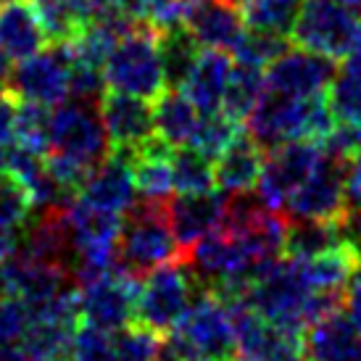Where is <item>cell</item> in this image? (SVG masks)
Segmentation results:
<instances>
[{
	"mask_svg": "<svg viewBox=\"0 0 361 361\" xmlns=\"http://www.w3.org/2000/svg\"><path fill=\"white\" fill-rule=\"evenodd\" d=\"M335 114L327 92L314 98H290L274 90H264L261 101L245 119L248 135L259 142L261 151H271L282 142L314 140L319 142L335 130Z\"/></svg>",
	"mask_w": 361,
	"mask_h": 361,
	"instance_id": "obj_1",
	"label": "cell"
},
{
	"mask_svg": "<svg viewBox=\"0 0 361 361\" xmlns=\"http://www.w3.org/2000/svg\"><path fill=\"white\" fill-rule=\"evenodd\" d=\"M235 356V311L203 285L177 327L161 338L156 361H192Z\"/></svg>",
	"mask_w": 361,
	"mask_h": 361,
	"instance_id": "obj_2",
	"label": "cell"
},
{
	"mask_svg": "<svg viewBox=\"0 0 361 361\" xmlns=\"http://www.w3.org/2000/svg\"><path fill=\"white\" fill-rule=\"evenodd\" d=\"M182 259L185 256L171 230L169 201L140 198L124 211L116 243V269L142 280L148 271Z\"/></svg>",
	"mask_w": 361,
	"mask_h": 361,
	"instance_id": "obj_3",
	"label": "cell"
},
{
	"mask_svg": "<svg viewBox=\"0 0 361 361\" xmlns=\"http://www.w3.org/2000/svg\"><path fill=\"white\" fill-rule=\"evenodd\" d=\"M159 35L161 30L148 21H137L132 30L121 35L103 63V80L109 90L156 101L169 87L161 66Z\"/></svg>",
	"mask_w": 361,
	"mask_h": 361,
	"instance_id": "obj_4",
	"label": "cell"
},
{
	"mask_svg": "<svg viewBox=\"0 0 361 361\" xmlns=\"http://www.w3.org/2000/svg\"><path fill=\"white\" fill-rule=\"evenodd\" d=\"M201 288L203 280L185 259L148 271L137 285L135 322L159 335H166L185 317Z\"/></svg>",
	"mask_w": 361,
	"mask_h": 361,
	"instance_id": "obj_5",
	"label": "cell"
},
{
	"mask_svg": "<svg viewBox=\"0 0 361 361\" xmlns=\"http://www.w3.org/2000/svg\"><path fill=\"white\" fill-rule=\"evenodd\" d=\"M311 295H314V288L303 274L301 261L285 256L269 264L256 277L243 306L259 311L261 317L271 322L306 330V309H309Z\"/></svg>",
	"mask_w": 361,
	"mask_h": 361,
	"instance_id": "obj_6",
	"label": "cell"
},
{
	"mask_svg": "<svg viewBox=\"0 0 361 361\" xmlns=\"http://www.w3.org/2000/svg\"><path fill=\"white\" fill-rule=\"evenodd\" d=\"M66 159L80 161L92 169L111 153L109 132L103 127L98 103L90 101H63L51 111V151Z\"/></svg>",
	"mask_w": 361,
	"mask_h": 361,
	"instance_id": "obj_7",
	"label": "cell"
},
{
	"mask_svg": "<svg viewBox=\"0 0 361 361\" xmlns=\"http://www.w3.org/2000/svg\"><path fill=\"white\" fill-rule=\"evenodd\" d=\"M359 30L361 19L356 11L343 6L341 0H309L303 3L293 40L311 53L327 56L332 61H345L359 37Z\"/></svg>",
	"mask_w": 361,
	"mask_h": 361,
	"instance_id": "obj_8",
	"label": "cell"
},
{
	"mask_svg": "<svg viewBox=\"0 0 361 361\" xmlns=\"http://www.w3.org/2000/svg\"><path fill=\"white\" fill-rule=\"evenodd\" d=\"M71 82V59L63 45L42 48L30 59L16 61L3 82V92L13 101L42 103V106H59L69 101Z\"/></svg>",
	"mask_w": 361,
	"mask_h": 361,
	"instance_id": "obj_9",
	"label": "cell"
},
{
	"mask_svg": "<svg viewBox=\"0 0 361 361\" xmlns=\"http://www.w3.org/2000/svg\"><path fill=\"white\" fill-rule=\"evenodd\" d=\"M235 311V361H306L303 330L271 322L248 306Z\"/></svg>",
	"mask_w": 361,
	"mask_h": 361,
	"instance_id": "obj_10",
	"label": "cell"
},
{
	"mask_svg": "<svg viewBox=\"0 0 361 361\" xmlns=\"http://www.w3.org/2000/svg\"><path fill=\"white\" fill-rule=\"evenodd\" d=\"M137 285L130 274L116 267L103 271L98 277L87 280L80 288V319L82 324H92L98 330L116 332L135 322V301H137Z\"/></svg>",
	"mask_w": 361,
	"mask_h": 361,
	"instance_id": "obj_11",
	"label": "cell"
},
{
	"mask_svg": "<svg viewBox=\"0 0 361 361\" xmlns=\"http://www.w3.org/2000/svg\"><path fill=\"white\" fill-rule=\"evenodd\" d=\"M345 164L348 161L332 159L324 153L317 171L293 192L282 211L293 221H343L351 211L345 192Z\"/></svg>",
	"mask_w": 361,
	"mask_h": 361,
	"instance_id": "obj_12",
	"label": "cell"
},
{
	"mask_svg": "<svg viewBox=\"0 0 361 361\" xmlns=\"http://www.w3.org/2000/svg\"><path fill=\"white\" fill-rule=\"evenodd\" d=\"M322 159L324 151L314 140H293L271 148L261 166L259 195L271 209L282 211L288 198L317 171Z\"/></svg>",
	"mask_w": 361,
	"mask_h": 361,
	"instance_id": "obj_13",
	"label": "cell"
},
{
	"mask_svg": "<svg viewBox=\"0 0 361 361\" xmlns=\"http://www.w3.org/2000/svg\"><path fill=\"white\" fill-rule=\"evenodd\" d=\"M335 61L311 53L301 45L288 48L277 61L267 66V90L282 92L290 98H314L330 90L335 80Z\"/></svg>",
	"mask_w": 361,
	"mask_h": 361,
	"instance_id": "obj_14",
	"label": "cell"
},
{
	"mask_svg": "<svg viewBox=\"0 0 361 361\" xmlns=\"http://www.w3.org/2000/svg\"><path fill=\"white\" fill-rule=\"evenodd\" d=\"M98 111L109 132L111 151L137 153L151 137H156L153 106H148L145 98L106 90L98 101Z\"/></svg>",
	"mask_w": 361,
	"mask_h": 361,
	"instance_id": "obj_15",
	"label": "cell"
},
{
	"mask_svg": "<svg viewBox=\"0 0 361 361\" xmlns=\"http://www.w3.org/2000/svg\"><path fill=\"white\" fill-rule=\"evenodd\" d=\"M132 156L127 151H111L101 164H95L82 185L80 198L90 206L124 214L135 203V171H132Z\"/></svg>",
	"mask_w": 361,
	"mask_h": 361,
	"instance_id": "obj_16",
	"label": "cell"
},
{
	"mask_svg": "<svg viewBox=\"0 0 361 361\" xmlns=\"http://www.w3.org/2000/svg\"><path fill=\"white\" fill-rule=\"evenodd\" d=\"M221 216H224V192L221 190L177 192L174 198H169L171 230H174V238L180 243L185 259L195 243L219 227Z\"/></svg>",
	"mask_w": 361,
	"mask_h": 361,
	"instance_id": "obj_17",
	"label": "cell"
},
{
	"mask_svg": "<svg viewBox=\"0 0 361 361\" xmlns=\"http://www.w3.org/2000/svg\"><path fill=\"white\" fill-rule=\"evenodd\" d=\"M19 251L66 271L74 269V243L66 209H40L35 219L27 221Z\"/></svg>",
	"mask_w": 361,
	"mask_h": 361,
	"instance_id": "obj_18",
	"label": "cell"
},
{
	"mask_svg": "<svg viewBox=\"0 0 361 361\" xmlns=\"http://www.w3.org/2000/svg\"><path fill=\"white\" fill-rule=\"evenodd\" d=\"M306 361H361V332L343 311L306 327Z\"/></svg>",
	"mask_w": 361,
	"mask_h": 361,
	"instance_id": "obj_19",
	"label": "cell"
},
{
	"mask_svg": "<svg viewBox=\"0 0 361 361\" xmlns=\"http://www.w3.org/2000/svg\"><path fill=\"white\" fill-rule=\"evenodd\" d=\"M185 27L192 32V37L203 48L235 51V45L245 32V21L240 11L235 6H227L224 0H198Z\"/></svg>",
	"mask_w": 361,
	"mask_h": 361,
	"instance_id": "obj_20",
	"label": "cell"
},
{
	"mask_svg": "<svg viewBox=\"0 0 361 361\" xmlns=\"http://www.w3.org/2000/svg\"><path fill=\"white\" fill-rule=\"evenodd\" d=\"M261 166H264V156H261L259 142L251 135H238L235 140L216 156L214 164V180H216V190L224 195L232 192H245L259 188Z\"/></svg>",
	"mask_w": 361,
	"mask_h": 361,
	"instance_id": "obj_21",
	"label": "cell"
},
{
	"mask_svg": "<svg viewBox=\"0 0 361 361\" xmlns=\"http://www.w3.org/2000/svg\"><path fill=\"white\" fill-rule=\"evenodd\" d=\"M230 71L232 59L227 56V51L206 48V51H201L195 66L190 69L188 80L182 82L180 90L195 103V109L201 114L221 111V98H224V90H227Z\"/></svg>",
	"mask_w": 361,
	"mask_h": 361,
	"instance_id": "obj_22",
	"label": "cell"
},
{
	"mask_svg": "<svg viewBox=\"0 0 361 361\" xmlns=\"http://www.w3.org/2000/svg\"><path fill=\"white\" fill-rule=\"evenodd\" d=\"M48 48V37L27 0L0 6V51L8 61H24Z\"/></svg>",
	"mask_w": 361,
	"mask_h": 361,
	"instance_id": "obj_23",
	"label": "cell"
},
{
	"mask_svg": "<svg viewBox=\"0 0 361 361\" xmlns=\"http://www.w3.org/2000/svg\"><path fill=\"white\" fill-rule=\"evenodd\" d=\"M51 45H69L95 19L92 0H27Z\"/></svg>",
	"mask_w": 361,
	"mask_h": 361,
	"instance_id": "obj_24",
	"label": "cell"
},
{
	"mask_svg": "<svg viewBox=\"0 0 361 361\" xmlns=\"http://www.w3.org/2000/svg\"><path fill=\"white\" fill-rule=\"evenodd\" d=\"M201 116L203 114L195 109V103L180 87H166L153 101L156 137L171 145V148L190 145L192 137H195V130L201 124Z\"/></svg>",
	"mask_w": 361,
	"mask_h": 361,
	"instance_id": "obj_25",
	"label": "cell"
},
{
	"mask_svg": "<svg viewBox=\"0 0 361 361\" xmlns=\"http://www.w3.org/2000/svg\"><path fill=\"white\" fill-rule=\"evenodd\" d=\"M174 151L159 137L142 145L140 151L132 156V171H135V188L142 198L153 201H169L174 192Z\"/></svg>",
	"mask_w": 361,
	"mask_h": 361,
	"instance_id": "obj_26",
	"label": "cell"
},
{
	"mask_svg": "<svg viewBox=\"0 0 361 361\" xmlns=\"http://www.w3.org/2000/svg\"><path fill=\"white\" fill-rule=\"evenodd\" d=\"M77 327L80 324L53 317H32L30 327L21 338V351L30 361H69Z\"/></svg>",
	"mask_w": 361,
	"mask_h": 361,
	"instance_id": "obj_27",
	"label": "cell"
},
{
	"mask_svg": "<svg viewBox=\"0 0 361 361\" xmlns=\"http://www.w3.org/2000/svg\"><path fill=\"white\" fill-rule=\"evenodd\" d=\"M338 245H345V230L343 221H309L295 219L288 224L282 256L295 261H309L324 251H332Z\"/></svg>",
	"mask_w": 361,
	"mask_h": 361,
	"instance_id": "obj_28",
	"label": "cell"
},
{
	"mask_svg": "<svg viewBox=\"0 0 361 361\" xmlns=\"http://www.w3.org/2000/svg\"><path fill=\"white\" fill-rule=\"evenodd\" d=\"M159 56L166 74V85L182 87V82L188 80V74L201 56V42L192 37V32L185 24L169 27V30H161L159 35Z\"/></svg>",
	"mask_w": 361,
	"mask_h": 361,
	"instance_id": "obj_29",
	"label": "cell"
},
{
	"mask_svg": "<svg viewBox=\"0 0 361 361\" xmlns=\"http://www.w3.org/2000/svg\"><path fill=\"white\" fill-rule=\"evenodd\" d=\"M359 259H361L359 253L345 243V245H338V248H332V251H324L309 261H301V267L314 290L343 293V288L351 280V274H353V269H356Z\"/></svg>",
	"mask_w": 361,
	"mask_h": 361,
	"instance_id": "obj_30",
	"label": "cell"
},
{
	"mask_svg": "<svg viewBox=\"0 0 361 361\" xmlns=\"http://www.w3.org/2000/svg\"><path fill=\"white\" fill-rule=\"evenodd\" d=\"M264 90H267L264 69H256V66H248V63H238L230 71L227 90H224V98H221V111L235 121H245L248 114L253 111V106L261 101Z\"/></svg>",
	"mask_w": 361,
	"mask_h": 361,
	"instance_id": "obj_31",
	"label": "cell"
},
{
	"mask_svg": "<svg viewBox=\"0 0 361 361\" xmlns=\"http://www.w3.org/2000/svg\"><path fill=\"white\" fill-rule=\"evenodd\" d=\"M301 11L303 0H256L251 6L240 8V13L248 30L293 37V30L298 24Z\"/></svg>",
	"mask_w": 361,
	"mask_h": 361,
	"instance_id": "obj_32",
	"label": "cell"
},
{
	"mask_svg": "<svg viewBox=\"0 0 361 361\" xmlns=\"http://www.w3.org/2000/svg\"><path fill=\"white\" fill-rule=\"evenodd\" d=\"M174 190L177 192H206L216 190L214 159L192 145L174 148Z\"/></svg>",
	"mask_w": 361,
	"mask_h": 361,
	"instance_id": "obj_33",
	"label": "cell"
},
{
	"mask_svg": "<svg viewBox=\"0 0 361 361\" xmlns=\"http://www.w3.org/2000/svg\"><path fill=\"white\" fill-rule=\"evenodd\" d=\"M13 142L35 153L51 151V106L30 101H16V124Z\"/></svg>",
	"mask_w": 361,
	"mask_h": 361,
	"instance_id": "obj_34",
	"label": "cell"
},
{
	"mask_svg": "<svg viewBox=\"0 0 361 361\" xmlns=\"http://www.w3.org/2000/svg\"><path fill=\"white\" fill-rule=\"evenodd\" d=\"M327 98L338 121H348V124L361 121V66L345 61L341 71H335Z\"/></svg>",
	"mask_w": 361,
	"mask_h": 361,
	"instance_id": "obj_35",
	"label": "cell"
},
{
	"mask_svg": "<svg viewBox=\"0 0 361 361\" xmlns=\"http://www.w3.org/2000/svg\"><path fill=\"white\" fill-rule=\"evenodd\" d=\"M32 209H35V201L21 180H16L11 171H0V230H24L27 221L32 219Z\"/></svg>",
	"mask_w": 361,
	"mask_h": 361,
	"instance_id": "obj_36",
	"label": "cell"
},
{
	"mask_svg": "<svg viewBox=\"0 0 361 361\" xmlns=\"http://www.w3.org/2000/svg\"><path fill=\"white\" fill-rule=\"evenodd\" d=\"M290 48V37L269 35V32L245 30L243 37L235 45V59L238 63H248L256 69H267L271 61H277L282 53Z\"/></svg>",
	"mask_w": 361,
	"mask_h": 361,
	"instance_id": "obj_37",
	"label": "cell"
},
{
	"mask_svg": "<svg viewBox=\"0 0 361 361\" xmlns=\"http://www.w3.org/2000/svg\"><path fill=\"white\" fill-rule=\"evenodd\" d=\"M161 335L132 322L114 332V361H156Z\"/></svg>",
	"mask_w": 361,
	"mask_h": 361,
	"instance_id": "obj_38",
	"label": "cell"
},
{
	"mask_svg": "<svg viewBox=\"0 0 361 361\" xmlns=\"http://www.w3.org/2000/svg\"><path fill=\"white\" fill-rule=\"evenodd\" d=\"M240 121H235L232 116H227L224 111H214V114H203L201 124L195 130V137H192V148L203 151L206 156L216 159L227 145H230L238 135H240Z\"/></svg>",
	"mask_w": 361,
	"mask_h": 361,
	"instance_id": "obj_39",
	"label": "cell"
},
{
	"mask_svg": "<svg viewBox=\"0 0 361 361\" xmlns=\"http://www.w3.org/2000/svg\"><path fill=\"white\" fill-rule=\"evenodd\" d=\"M69 361H114V332L80 324L74 330Z\"/></svg>",
	"mask_w": 361,
	"mask_h": 361,
	"instance_id": "obj_40",
	"label": "cell"
},
{
	"mask_svg": "<svg viewBox=\"0 0 361 361\" xmlns=\"http://www.w3.org/2000/svg\"><path fill=\"white\" fill-rule=\"evenodd\" d=\"M32 322V309L19 295H8L0 301V343H16Z\"/></svg>",
	"mask_w": 361,
	"mask_h": 361,
	"instance_id": "obj_41",
	"label": "cell"
},
{
	"mask_svg": "<svg viewBox=\"0 0 361 361\" xmlns=\"http://www.w3.org/2000/svg\"><path fill=\"white\" fill-rule=\"evenodd\" d=\"M343 303H345V309H348L351 322L361 332V259H359V264H356V269H353L348 285H345V298H343Z\"/></svg>",
	"mask_w": 361,
	"mask_h": 361,
	"instance_id": "obj_42",
	"label": "cell"
},
{
	"mask_svg": "<svg viewBox=\"0 0 361 361\" xmlns=\"http://www.w3.org/2000/svg\"><path fill=\"white\" fill-rule=\"evenodd\" d=\"M13 124H16V101L11 95H0V145L13 142Z\"/></svg>",
	"mask_w": 361,
	"mask_h": 361,
	"instance_id": "obj_43",
	"label": "cell"
},
{
	"mask_svg": "<svg viewBox=\"0 0 361 361\" xmlns=\"http://www.w3.org/2000/svg\"><path fill=\"white\" fill-rule=\"evenodd\" d=\"M345 192H348V206L359 209L361 206V153L353 156L345 164Z\"/></svg>",
	"mask_w": 361,
	"mask_h": 361,
	"instance_id": "obj_44",
	"label": "cell"
},
{
	"mask_svg": "<svg viewBox=\"0 0 361 361\" xmlns=\"http://www.w3.org/2000/svg\"><path fill=\"white\" fill-rule=\"evenodd\" d=\"M343 230H345V243L361 256V206L348 211V216L343 219Z\"/></svg>",
	"mask_w": 361,
	"mask_h": 361,
	"instance_id": "obj_45",
	"label": "cell"
},
{
	"mask_svg": "<svg viewBox=\"0 0 361 361\" xmlns=\"http://www.w3.org/2000/svg\"><path fill=\"white\" fill-rule=\"evenodd\" d=\"M19 245H21L19 232H3L0 230V267H3L13 253L19 251Z\"/></svg>",
	"mask_w": 361,
	"mask_h": 361,
	"instance_id": "obj_46",
	"label": "cell"
},
{
	"mask_svg": "<svg viewBox=\"0 0 361 361\" xmlns=\"http://www.w3.org/2000/svg\"><path fill=\"white\" fill-rule=\"evenodd\" d=\"M0 361H30L13 343H0Z\"/></svg>",
	"mask_w": 361,
	"mask_h": 361,
	"instance_id": "obj_47",
	"label": "cell"
},
{
	"mask_svg": "<svg viewBox=\"0 0 361 361\" xmlns=\"http://www.w3.org/2000/svg\"><path fill=\"white\" fill-rule=\"evenodd\" d=\"M8 295H13V293H11L8 274H6V267H0V301H3V298H8Z\"/></svg>",
	"mask_w": 361,
	"mask_h": 361,
	"instance_id": "obj_48",
	"label": "cell"
},
{
	"mask_svg": "<svg viewBox=\"0 0 361 361\" xmlns=\"http://www.w3.org/2000/svg\"><path fill=\"white\" fill-rule=\"evenodd\" d=\"M8 145H0V171H6V166H8Z\"/></svg>",
	"mask_w": 361,
	"mask_h": 361,
	"instance_id": "obj_49",
	"label": "cell"
},
{
	"mask_svg": "<svg viewBox=\"0 0 361 361\" xmlns=\"http://www.w3.org/2000/svg\"><path fill=\"white\" fill-rule=\"evenodd\" d=\"M227 6H235V8H245V6H251V3H256V0H224Z\"/></svg>",
	"mask_w": 361,
	"mask_h": 361,
	"instance_id": "obj_50",
	"label": "cell"
},
{
	"mask_svg": "<svg viewBox=\"0 0 361 361\" xmlns=\"http://www.w3.org/2000/svg\"><path fill=\"white\" fill-rule=\"evenodd\" d=\"M343 6H348V8H353V11H361V0H341Z\"/></svg>",
	"mask_w": 361,
	"mask_h": 361,
	"instance_id": "obj_51",
	"label": "cell"
},
{
	"mask_svg": "<svg viewBox=\"0 0 361 361\" xmlns=\"http://www.w3.org/2000/svg\"><path fill=\"white\" fill-rule=\"evenodd\" d=\"M192 361H221V359H192Z\"/></svg>",
	"mask_w": 361,
	"mask_h": 361,
	"instance_id": "obj_52",
	"label": "cell"
},
{
	"mask_svg": "<svg viewBox=\"0 0 361 361\" xmlns=\"http://www.w3.org/2000/svg\"><path fill=\"white\" fill-rule=\"evenodd\" d=\"M6 3H13V0H0V6H6Z\"/></svg>",
	"mask_w": 361,
	"mask_h": 361,
	"instance_id": "obj_53",
	"label": "cell"
},
{
	"mask_svg": "<svg viewBox=\"0 0 361 361\" xmlns=\"http://www.w3.org/2000/svg\"><path fill=\"white\" fill-rule=\"evenodd\" d=\"M0 90H3V82H0Z\"/></svg>",
	"mask_w": 361,
	"mask_h": 361,
	"instance_id": "obj_54",
	"label": "cell"
},
{
	"mask_svg": "<svg viewBox=\"0 0 361 361\" xmlns=\"http://www.w3.org/2000/svg\"><path fill=\"white\" fill-rule=\"evenodd\" d=\"M195 3H198V0H195Z\"/></svg>",
	"mask_w": 361,
	"mask_h": 361,
	"instance_id": "obj_55",
	"label": "cell"
}]
</instances>
